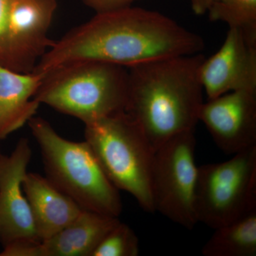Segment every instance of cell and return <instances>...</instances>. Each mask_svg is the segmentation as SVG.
Returning <instances> with one entry per match:
<instances>
[{"mask_svg": "<svg viewBox=\"0 0 256 256\" xmlns=\"http://www.w3.org/2000/svg\"><path fill=\"white\" fill-rule=\"evenodd\" d=\"M56 0H0V64L32 73L54 41L48 32Z\"/></svg>", "mask_w": 256, "mask_h": 256, "instance_id": "obj_8", "label": "cell"}, {"mask_svg": "<svg viewBox=\"0 0 256 256\" xmlns=\"http://www.w3.org/2000/svg\"><path fill=\"white\" fill-rule=\"evenodd\" d=\"M2 154L1 150H0V154Z\"/></svg>", "mask_w": 256, "mask_h": 256, "instance_id": "obj_20", "label": "cell"}, {"mask_svg": "<svg viewBox=\"0 0 256 256\" xmlns=\"http://www.w3.org/2000/svg\"><path fill=\"white\" fill-rule=\"evenodd\" d=\"M202 53L146 62L128 68L126 112L154 152L181 133L195 130L204 104Z\"/></svg>", "mask_w": 256, "mask_h": 256, "instance_id": "obj_2", "label": "cell"}, {"mask_svg": "<svg viewBox=\"0 0 256 256\" xmlns=\"http://www.w3.org/2000/svg\"><path fill=\"white\" fill-rule=\"evenodd\" d=\"M28 124L50 182L82 210L118 217L122 210L119 190L106 176L88 143L62 137L41 117L34 116Z\"/></svg>", "mask_w": 256, "mask_h": 256, "instance_id": "obj_3", "label": "cell"}, {"mask_svg": "<svg viewBox=\"0 0 256 256\" xmlns=\"http://www.w3.org/2000/svg\"><path fill=\"white\" fill-rule=\"evenodd\" d=\"M85 140L106 176L130 194L143 210L154 213L152 172L154 152L141 128L126 112L85 124Z\"/></svg>", "mask_w": 256, "mask_h": 256, "instance_id": "obj_5", "label": "cell"}, {"mask_svg": "<svg viewBox=\"0 0 256 256\" xmlns=\"http://www.w3.org/2000/svg\"><path fill=\"white\" fill-rule=\"evenodd\" d=\"M22 188L41 240L65 228L84 210L46 176L38 173H26Z\"/></svg>", "mask_w": 256, "mask_h": 256, "instance_id": "obj_13", "label": "cell"}, {"mask_svg": "<svg viewBox=\"0 0 256 256\" xmlns=\"http://www.w3.org/2000/svg\"><path fill=\"white\" fill-rule=\"evenodd\" d=\"M214 230L202 248L204 256L256 255V210Z\"/></svg>", "mask_w": 256, "mask_h": 256, "instance_id": "obj_15", "label": "cell"}, {"mask_svg": "<svg viewBox=\"0 0 256 256\" xmlns=\"http://www.w3.org/2000/svg\"><path fill=\"white\" fill-rule=\"evenodd\" d=\"M200 121L217 146L235 154L256 146V90L227 92L204 102Z\"/></svg>", "mask_w": 256, "mask_h": 256, "instance_id": "obj_10", "label": "cell"}, {"mask_svg": "<svg viewBox=\"0 0 256 256\" xmlns=\"http://www.w3.org/2000/svg\"><path fill=\"white\" fill-rule=\"evenodd\" d=\"M234 156L198 166L196 220L213 229L256 210V146Z\"/></svg>", "mask_w": 256, "mask_h": 256, "instance_id": "obj_6", "label": "cell"}, {"mask_svg": "<svg viewBox=\"0 0 256 256\" xmlns=\"http://www.w3.org/2000/svg\"><path fill=\"white\" fill-rule=\"evenodd\" d=\"M139 239L129 226L120 222L101 240L92 256H138Z\"/></svg>", "mask_w": 256, "mask_h": 256, "instance_id": "obj_17", "label": "cell"}, {"mask_svg": "<svg viewBox=\"0 0 256 256\" xmlns=\"http://www.w3.org/2000/svg\"><path fill=\"white\" fill-rule=\"evenodd\" d=\"M200 79L207 100L236 90H256V46L238 30L229 28L220 50L202 62Z\"/></svg>", "mask_w": 256, "mask_h": 256, "instance_id": "obj_11", "label": "cell"}, {"mask_svg": "<svg viewBox=\"0 0 256 256\" xmlns=\"http://www.w3.org/2000/svg\"><path fill=\"white\" fill-rule=\"evenodd\" d=\"M44 75L18 73L0 64V140L21 129L35 116L34 98Z\"/></svg>", "mask_w": 256, "mask_h": 256, "instance_id": "obj_14", "label": "cell"}, {"mask_svg": "<svg viewBox=\"0 0 256 256\" xmlns=\"http://www.w3.org/2000/svg\"><path fill=\"white\" fill-rule=\"evenodd\" d=\"M87 6L94 10L96 14L107 12L132 6L140 0H82Z\"/></svg>", "mask_w": 256, "mask_h": 256, "instance_id": "obj_18", "label": "cell"}, {"mask_svg": "<svg viewBox=\"0 0 256 256\" xmlns=\"http://www.w3.org/2000/svg\"><path fill=\"white\" fill-rule=\"evenodd\" d=\"M32 150L21 138L10 156L0 154V244L2 249L41 242L22 188Z\"/></svg>", "mask_w": 256, "mask_h": 256, "instance_id": "obj_9", "label": "cell"}, {"mask_svg": "<svg viewBox=\"0 0 256 256\" xmlns=\"http://www.w3.org/2000/svg\"><path fill=\"white\" fill-rule=\"evenodd\" d=\"M128 95L127 68L86 60L47 73L34 99L86 124L124 111Z\"/></svg>", "mask_w": 256, "mask_h": 256, "instance_id": "obj_4", "label": "cell"}, {"mask_svg": "<svg viewBox=\"0 0 256 256\" xmlns=\"http://www.w3.org/2000/svg\"><path fill=\"white\" fill-rule=\"evenodd\" d=\"M207 14L210 21L236 28L249 44L256 46V0H216Z\"/></svg>", "mask_w": 256, "mask_h": 256, "instance_id": "obj_16", "label": "cell"}, {"mask_svg": "<svg viewBox=\"0 0 256 256\" xmlns=\"http://www.w3.org/2000/svg\"><path fill=\"white\" fill-rule=\"evenodd\" d=\"M120 222L92 210H82L65 228L45 240L2 250L0 256H92L101 240Z\"/></svg>", "mask_w": 256, "mask_h": 256, "instance_id": "obj_12", "label": "cell"}, {"mask_svg": "<svg viewBox=\"0 0 256 256\" xmlns=\"http://www.w3.org/2000/svg\"><path fill=\"white\" fill-rule=\"evenodd\" d=\"M200 35L159 12L130 6L98 13L66 34L42 56L33 72L46 75L57 67L96 60L129 68L204 48Z\"/></svg>", "mask_w": 256, "mask_h": 256, "instance_id": "obj_1", "label": "cell"}, {"mask_svg": "<svg viewBox=\"0 0 256 256\" xmlns=\"http://www.w3.org/2000/svg\"><path fill=\"white\" fill-rule=\"evenodd\" d=\"M195 130L174 136L154 152L152 194L154 210L184 228L198 223L195 194L198 166L195 162Z\"/></svg>", "mask_w": 256, "mask_h": 256, "instance_id": "obj_7", "label": "cell"}, {"mask_svg": "<svg viewBox=\"0 0 256 256\" xmlns=\"http://www.w3.org/2000/svg\"><path fill=\"white\" fill-rule=\"evenodd\" d=\"M192 11L195 14L204 15L207 13L216 0H190Z\"/></svg>", "mask_w": 256, "mask_h": 256, "instance_id": "obj_19", "label": "cell"}]
</instances>
